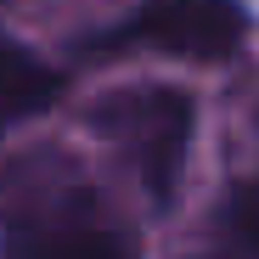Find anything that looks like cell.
Returning <instances> with one entry per match:
<instances>
[{
	"instance_id": "6da1fadb",
	"label": "cell",
	"mask_w": 259,
	"mask_h": 259,
	"mask_svg": "<svg viewBox=\"0 0 259 259\" xmlns=\"http://www.w3.org/2000/svg\"><path fill=\"white\" fill-rule=\"evenodd\" d=\"M248 17L237 0H147L113 39L118 46H158L169 57H231Z\"/></svg>"
},
{
	"instance_id": "7a4b0ae2",
	"label": "cell",
	"mask_w": 259,
	"mask_h": 259,
	"mask_svg": "<svg viewBox=\"0 0 259 259\" xmlns=\"http://www.w3.org/2000/svg\"><path fill=\"white\" fill-rule=\"evenodd\" d=\"M6 259H130V248L84 203H34L6 231Z\"/></svg>"
},
{
	"instance_id": "3957f363",
	"label": "cell",
	"mask_w": 259,
	"mask_h": 259,
	"mask_svg": "<svg viewBox=\"0 0 259 259\" xmlns=\"http://www.w3.org/2000/svg\"><path fill=\"white\" fill-rule=\"evenodd\" d=\"M113 136L141 163V175L163 192L175 181V169H181V152H186V136H192V107L175 91H141V96H130L118 107Z\"/></svg>"
},
{
	"instance_id": "277c9868",
	"label": "cell",
	"mask_w": 259,
	"mask_h": 259,
	"mask_svg": "<svg viewBox=\"0 0 259 259\" xmlns=\"http://www.w3.org/2000/svg\"><path fill=\"white\" fill-rule=\"evenodd\" d=\"M57 102V73L51 68H39L28 51L17 46H0V118H28L39 107H51Z\"/></svg>"
},
{
	"instance_id": "5b68a950",
	"label": "cell",
	"mask_w": 259,
	"mask_h": 259,
	"mask_svg": "<svg viewBox=\"0 0 259 259\" xmlns=\"http://www.w3.org/2000/svg\"><path fill=\"white\" fill-rule=\"evenodd\" d=\"M237 237H242L248 259H259V181L237 197Z\"/></svg>"
}]
</instances>
